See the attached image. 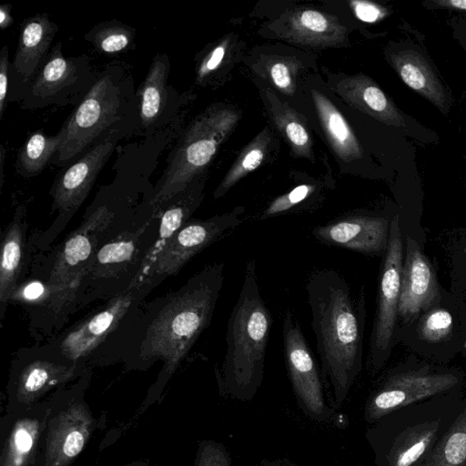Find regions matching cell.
<instances>
[{
	"label": "cell",
	"mask_w": 466,
	"mask_h": 466,
	"mask_svg": "<svg viewBox=\"0 0 466 466\" xmlns=\"http://www.w3.org/2000/svg\"><path fill=\"white\" fill-rule=\"evenodd\" d=\"M222 262L207 265L178 289L133 309L86 360H161L167 375L209 326L225 279Z\"/></svg>",
	"instance_id": "6da1fadb"
},
{
	"label": "cell",
	"mask_w": 466,
	"mask_h": 466,
	"mask_svg": "<svg viewBox=\"0 0 466 466\" xmlns=\"http://www.w3.org/2000/svg\"><path fill=\"white\" fill-rule=\"evenodd\" d=\"M133 207L131 199L124 197L102 198L98 194L82 223L61 243L42 249L27 245L21 280L30 274L29 278L43 281L50 291L47 308L31 333L38 343L58 334L75 313L77 287L93 255L117 220Z\"/></svg>",
	"instance_id": "7a4b0ae2"
},
{
	"label": "cell",
	"mask_w": 466,
	"mask_h": 466,
	"mask_svg": "<svg viewBox=\"0 0 466 466\" xmlns=\"http://www.w3.org/2000/svg\"><path fill=\"white\" fill-rule=\"evenodd\" d=\"M306 291L322 374L338 409L362 369L365 291L362 288L354 296L345 278L332 268L312 271Z\"/></svg>",
	"instance_id": "3957f363"
},
{
	"label": "cell",
	"mask_w": 466,
	"mask_h": 466,
	"mask_svg": "<svg viewBox=\"0 0 466 466\" xmlns=\"http://www.w3.org/2000/svg\"><path fill=\"white\" fill-rule=\"evenodd\" d=\"M159 218V209L145 199L117 220L79 281L75 313L92 302L106 301L138 284L158 235Z\"/></svg>",
	"instance_id": "277c9868"
},
{
	"label": "cell",
	"mask_w": 466,
	"mask_h": 466,
	"mask_svg": "<svg viewBox=\"0 0 466 466\" xmlns=\"http://www.w3.org/2000/svg\"><path fill=\"white\" fill-rule=\"evenodd\" d=\"M272 324V316L258 287L255 260L249 258L227 326L221 381L230 397L250 400L259 389Z\"/></svg>",
	"instance_id": "5b68a950"
},
{
	"label": "cell",
	"mask_w": 466,
	"mask_h": 466,
	"mask_svg": "<svg viewBox=\"0 0 466 466\" xmlns=\"http://www.w3.org/2000/svg\"><path fill=\"white\" fill-rule=\"evenodd\" d=\"M135 113L139 114V98L132 77L119 65L107 66L61 127L62 142L50 163L75 162L111 132L132 127L129 120L139 117Z\"/></svg>",
	"instance_id": "8992f818"
},
{
	"label": "cell",
	"mask_w": 466,
	"mask_h": 466,
	"mask_svg": "<svg viewBox=\"0 0 466 466\" xmlns=\"http://www.w3.org/2000/svg\"><path fill=\"white\" fill-rule=\"evenodd\" d=\"M238 117L233 109L213 108L194 120L177 144L163 176L150 191L148 203L157 209L197 178Z\"/></svg>",
	"instance_id": "52a82bcc"
},
{
	"label": "cell",
	"mask_w": 466,
	"mask_h": 466,
	"mask_svg": "<svg viewBox=\"0 0 466 466\" xmlns=\"http://www.w3.org/2000/svg\"><path fill=\"white\" fill-rule=\"evenodd\" d=\"M463 379L455 368L410 356L389 371L365 406L364 417L374 422L393 410L451 390Z\"/></svg>",
	"instance_id": "ba28073f"
},
{
	"label": "cell",
	"mask_w": 466,
	"mask_h": 466,
	"mask_svg": "<svg viewBox=\"0 0 466 466\" xmlns=\"http://www.w3.org/2000/svg\"><path fill=\"white\" fill-rule=\"evenodd\" d=\"M398 343L413 354L445 365L460 353L466 355V309L453 292L443 290L441 298L409 323L400 325Z\"/></svg>",
	"instance_id": "9c48e42d"
},
{
	"label": "cell",
	"mask_w": 466,
	"mask_h": 466,
	"mask_svg": "<svg viewBox=\"0 0 466 466\" xmlns=\"http://www.w3.org/2000/svg\"><path fill=\"white\" fill-rule=\"evenodd\" d=\"M131 129L120 128L104 137L57 177L50 190L52 211L57 217L46 231L32 232L27 238L30 248L42 249L53 244L86 198L118 140Z\"/></svg>",
	"instance_id": "30bf717a"
},
{
	"label": "cell",
	"mask_w": 466,
	"mask_h": 466,
	"mask_svg": "<svg viewBox=\"0 0 466 466\" xmlns=\"http://www.w3.org/2000/svg\"><path fill=\"white\" fill-rule=\"evenodd\" d=\"M403 253L404 240L396 214L391 218L389 243L382 256L370 337L369 364L374 372L384 367L398 344V310Z\"/></svg>",
	"instance_id": "8fae6325"
},
{
	"label": "cell",
	"mask_w": 466,
	"mask_h": 466,
	"mask_svg": "<svg viewBox=\"0 0 466 466\" xmlns=\"http://www.w3.org/2000/svg\"><path fill=\"white\" fill-rule=\"evenodd\" d=\"M160 283L157 279L139 282L106 300L100 309L44 343L67 360L86 362L122 320L139 307Z\"/></svg>",
	"instance_id": "7c38bea8"
},
{
	"label": "cell",
	"mask_w": 466,
	"mask_h": 466,
	"mask_svg": "<svg viewBox=\"0 0 466 466\" xmlns=\"http://www.w3.org/2000/svg\"><path fill=\"white\" fill-rule=\"evenodd\" d=\"M97 75L88 57H65L62 44L57 43L25 86L21 106L34 109L80 101L95 84Z\"/></svg>",
	"instance_id": "4fadbf2b"
},
{
	"label": "cell",
	"mask_w": 466,
	"mask_h": 466,
	"mask_svg": "<svg viewBox=\"0 0 466 466\" xmlns=\"http://www.w3.org/2000/svg\"><path fill=\"white\" fill-rule=\"evenodd\" d=\"M282 336L288 375L300 408L317 422L335 421L339 426L337 414L326 403L318 364L290 310L283 315Z\"/></svg>",
	"instance_id": "5bb4252c"
},
{
	"label": "cell",
	"mask_w": 466,
	"mask_h": 466,
	"mask_svg": "<svg viewBox=\"0 0 466 466\" xmlns=\"http://www.w3.org/2000/svg\"><path fill=\"white\" fill-rule=\"evenodd\" d=\"M242 213L236 208L208 219L190 218L167 244L146 279L162 282L177 275L195 255L234 231L242 223Z\"/></svg>",
	"instance_id": "9a60e30c"
},
{
	"label": "cell",
	"mask_w": 466,
	"mask_h": 466,
	"mask_svg": "<svg viewBox=\"0 0 466 466\" xmlns=\"http://www.w3.org/2000/svg\"><path fill=\"white\" fill-rule=\"evenodd\" d=\"M403 240L399 326L410 322L436 303L445 289L424 247L410 237Z\"/></svg>",
	"instance_id": "2e32d148"
},
{
	"label": "cell",
	"mask_w": 466,
	"mask_h": 466,
	"mask_svg": "<svg viewBox=\"0 0 466 466\" xmlns=\"http://www.w3.org/2000/svg\"><path fill=\"white\" fill-rule=\"evenodd\" d=\"M391 218L370 214L346 216L315 227L312 235L325 245L382 257L389 243Z\"/></svg>",
	"instance_id": "e0dca14e"
},
{
	"label": "cell",
	"mask_w": 466,
	"mask_h": 466,
	"mask_svg": "<svg viewBox=\"0 0 466 466\" xmlns=\"http://www.w3.org/2000/svg\"><path fill=\"white\" fill-rule=\"evenodd\" d=\"M25 206L16 208L12 221L3 233L0 262V323L11 297L25 269L27 228Z\"/></svg>",
	"instance_id": "ac0fdd59"
},
{
	"label": "cell",
	"mask_w": 466,
	"mask_h": 466,
	"mask_svg": "<svg viewBox=\"0 0 466 466\" xmlns=\"http://www.w3.org/2000/svg\"><path fill=\"white\" fill-rule=\"evenodd\" d=\"M57 31L58 26L46 13L36 14L22 23L12 66L24 84V90L50 53Z\"/></svg>",
	"instance_id": "d6986e66"
},
{
	"label": "cell",
	"mask_w": 466,
	"mask_h": 466,
	"mask_svg": "<svg viewBox=\"0 0 466 466\" xmlns=\"http://www.w3.org/2000/svg\"><path fill=\"white\" fill-rule=\"evenodd\" d=\"M336 91L350 105L376 120L392 127H405L403 115L370 77L356 75L339 82Z\"/></svg>",
	"instance_id": "ffe728a7"
},
{
	"label": "cell",
	"mask_w": 466,
	"mask_h": 466,
	"mask_svg": "<svg viewBox=\"0 0 466 466\" xmlns=\"http://www.w3.org/2000/svg\"><path fill=\"white\" fill-rule=\"evenodd\" d=\"M195 179L157 208L160 211L158 235L147 255L138 282L145 281L149 269L167 244L199 206L202 199L201 188L197 187Z\"/></svg>",
	"instance_id": "44dd1931"
},
{
	"label": "cell",
	"mask_w": 466,
	"mask_h": 466,
	"mask_svg": "<svg viewBox=\"0 0 466 466\" xmlns=\"http://www.w3.org/2000/svg\"><path fill=\"white\" fill-rule=\"evenodd\" d=\"M390 63L400 79L443 114L449 111V96L430 62L420 52L400 50L390 55Z\"/></svg>",
	"instance_id": "7402d4cb"
},
{
	"label": "cell",
	"mask_w": 466,
	"mask_h": 466,
	"mask_svg": "<svg viewBox=\"0 0 466 466\" xmlns=\"http://www.w3.org/2000/svg\"><path fill=\"white\" fill-rule=\"evenodd\" d=\"M91 421L79 406L61 414L50 431L47 441V459L51 466H63L83 450Z\"/></svg>",
	"instance_id": "603a6c76"
},
{
	"label": "cell",
	"mask_w": 466,
	"mask_h": 466,
	"mask_svg": "<svg viewBox=\"0 0 466 466\" xmlns=\"http://www.w3.org/2000/svg\"><path fill=\"white\" fill-rule=\"evenodd\" d=\"M170 63L167 54L157 53L137 94L139 127L148 134L160 124L168 101L167 79Z\"/></svg>",
	"instance_id": "cb8c5ba5"
},
{
	"label": "cell",
	"mask_w": 466,
	"mask_h": 466,
	"mask_svg": "<svg viewBox=\"0 0 466 466\" xmlns=\"http://www.w3.org/2000/svg\"><path fill=\"white\" fill-rule=\"evenodd\" d=\"M285 35L295 43L331 46L345 41L346 28L330 15L304 9L289 16Z\"/></svg>",
	"instance_id": "d4e9b609"
},
{
	"label": "cell",
	"mask_w": 466,
	"mask_h": 466,
	"mask_svg": "<svg viewBox=\"0 0 466 466\" xmlns=\"http://www.w3.org/2000/svg\"><path fill=\"white\" fill-rule=\"evenodd\" d=\"M439 425L438 421L421 422L402 431L390 442L378 466L419 464L435 444Z\"/></svg>",
	"instance_id": "484cf974"
},
{
	"label": "cell",
	"mask_w": 466,
	"mask_h": 466,
	"mask_svg": "<svg viewBox=\"0 0 466 466\" xmlns=\"http://www.w3.org/2000/svg\"><path fill=\"white\" fill-rule=\"evenodd\" d=\"M312 99L324 133L337 156L343 161L362 157V148L339 110L323 94L311 91Z\"/></svg>",
	"instance_id": "4316f807"
},
{
	"label": "cell",
	"mask_w": 466,
	"mask_h": 466,
	"mask_svg": "<svg viewBox=\"0 0 466 466\" xmlns=\"http://www.w3.org/2000/svg\"><path fill=\"white\" fill-rule=\"evenodd\" d=\"M418 466H466V406Z\"/></svg>",
	"instance_id": "83f0119b"
},
{
	"label": "cell",
	"mask_w": 466,
	"mask_h": 466,
	"mask_svg": "<svg viewBox=\"0 0 466 466\" xmlns=\"http://www.w3.org/2000/svg\"><path fill=\"white\" fill-rule=\"evenodd\" d=\"M62 137L61 130L54 136L41 132L32 134L18 151V173L25 177L38 175L58 151Z\"/></svg>",
	"instance_id": "f1b7e54d"
},
{
	"label": "cell",
	"mask_w": 466,
	"mask_h": 466,
	"mask_svg": "<svg viewBox=\"0 0 466 466\" xmlns=\"http://www.w3.org/2000/svg\"><path fill=\"white\" fill-rule=\"evenodd\" d=\"M38 431L37 420L24 419L18 421L3 452L1 466H25L35 445Z\"/></svg>",
	"instance_id": "f546056e"
},
{
	"label": "cell",
	"mask_w": 466,
	"mask_h": 466,
	"mask_svg": "<svg viewBox=\"0 0 466 466\" xmlns=\"http://www.w3.org/2000/svg\"><path fill=\"white\" fill-rule=\"evenodd\" d=\"M268 142L269 137L263 131L245 148L214 192L215 198L222 197L238 180L260 166Z\"/></svg>",
	"instance_id": "4dcf8cb0"
},
{
	"label": "cell",
	"mask_w": 466,
	"mask_h": 466,
	"mask_svg": "<svg viewBox=\"0 0 466 466\" xmlns=\"http://www.w3.org/2000/svg\"><path fill=\"white\" fill-rule=\"evenodd\" d=\"M134 35V28L119 21H109L92 28L85 38L101 53L116 54L131 45Z\"/></svg>",
	"instance_id": "1f68e13d"
},
{
	"label": "cell",
	"mask_w": 466,
	"mask_h": 466,
	"mask_svg": "<svg viewBox=\"0 0 466 466\" xmlns=\"http://www.w3.org/2000/svg\"><path fill=\"white\" fill-rule=\"evenodd\" d=\"M451 291L466 309V229L460 230L450 245Z\"/></svg>",
	"instance_id": "d6a6232c"
},
{
	"label": "cell",
	"mask_w": 466,
	"mask_h": 466,
	"mask_svg": "<svg viewBox=\"0 0 466 466\" xmlns=\"http://www.w3.org/2000/svg\"><path fill=\"white\" fill-rule=\"evenodd\" d=\"M277 127L284 134L293 152L300 157H309L311 153L310 137L305 127L289 108H281L275 113Z\"/></svg>",
	"instance_id": "836d02e7"
},
{
	"label": "cell",
	"mask_w": 466,
	"mask_h": 466,
	"mask_svg": "<svg viewBox=\"0 0 466 466\" xmlns=\"http://www.w3.org/2000/svg\"><path fill=\"white\" fill-rule=\"evenodd\" d=\"M316 187L310 184H302L292 188L272 200L259 215L258 219L263 220L290 211L306 200Z\"/></svg>",
	"instance_id": "e575fe53"
},
{
	"label": "cell",
	"mask_w": 466,
	"mask_h": 466,
	"mask_svg": "<svg viewBox=\"0 0 466 466\" xmlns=\"http://www.w3.org/2000/svg\"><path fill=\"white\" fill-rule=\"evenodd\" d=\"M195 466H231L229 452L222 443L203 441L198 446Z\"/></svg>",
	"instance_id": "d590c367"
},
{
	"label": "cell",
	"mask_w": 466,
	"mask_h": 466,
	"mask_svg": "<svg viewBox=\"0 0 466 466\" xmlns=\"http://www.w3.org/2000/svg\"><path fill=\"white\" fill-rule=\"evenodd\" d=\"M268 76L276 87L287 94L294 92V79L289 65L282 61L271 64L268 67Z\"/></svg>",
	"instance_id": "8d00e7d4"
},
{
	"label": "cell",
	"mask_w": 466,
	"mask_h": 466,
	"mask_svg": "<svg viewBox=\"0 0 466 466\" xmlns=\"http://www.w3.org/2000/svg\"><path fill=\"white\" fill-rule=\"evenodd\" d=\"M227 41L220 43L214 47L201 61L197 70V81L202 82L212 72L221 65L227 48Z\"/></svg>",
	"instance_id": "74e56055"
},
{
	"label": "cell",
	"mask_w": 466,
	"mask_h": 466,
	"mask_svg": "<svg viewBox=\"0 0 466 466\" xmlns=\"http://www.w3.org/2000/svg\"><path fill=\"white\" fill-rule=\"evenodd\" d=\"M11 63L8 59V46H4L0 55V119L3 117L8 99Z\"/></svg>",
	"instance_id": "f35d334b"
},
{
	"label": "cell",
	"mask_w": 466,
	"mask_h": 466,
	"mask_svg": "<svg viewBox=\"0 0 466 466\" xmlns=\"http://www.w3.org/2000/svg\"><path fill=\"white\" fill-rule=\"evenodd\" d=\"M350 5L355 15L364 22H376L384 15V12L380 6L370 2L351 1Z\"/></svg>",
	"instance_id": "ab89813d"
},
{
	"label": "cell",
	"mask_w": 466,
	"mask_h": 466,
	"mask_svg": "<svg viewBox=\"0 0 466 466\" xmlns=\"http://www.w3.org/2000/svg\"><path fill=\"white\" fill-rule=\"evenodd\" d=\"M431 8H444L466 12V0H431L428 1Z\"/></svg>",
	"instance_id": "60d3db41"
},
{
	"label": "cell",
	"mask_w": 466,
	"mask_h": 466,
	"mask_svg": "<svg viewBox=\"0 0 466 466\" xmlns=\"http://www.w3.org/2000/svg\"><path fill=\"white\" fill-rule=\"evenodd\" d=\"M13 23L11 16V5L9 4H4L0 5V26L4 30L7 28Z\"/></svg>",
	"instance_id": "b9f144b4"
},
{
	"label": "cell",
	"mask_w": 466,
	"mask_h": 466,
	"mask_svg": "<svg viewBox=\"0 0 466 466\" xmlns=\"http://www.w3.org/2000/svg\"><path fill=\"white\" fill-rule=\"evenodd\" d=\"M273 466V465H272ZM274 466H289V465H274Z\"/></svg>",
	"instance_id": "7bdbcfd3"
}]
</instances>
